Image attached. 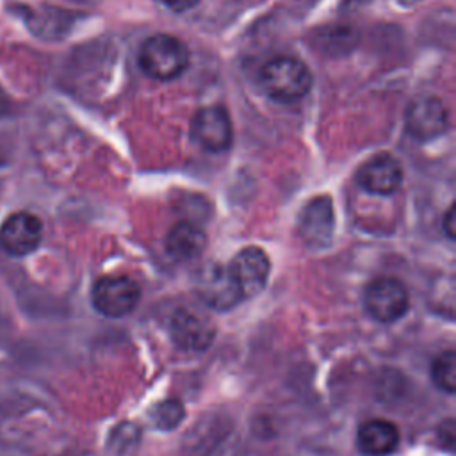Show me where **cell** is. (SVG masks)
<instances>
[{"label": "cell", "instance_id": "6da1fadb", "mask_svg": "<svg viewBox=\"0 0 456 456\" xmlns=\"http://www.w3.org/2000/svg\"><path fill=\"white\" fill-rule=\"evenodd\" d=\"M260 82L265 93L278 102H296L312 87V73L305 62L292 55L271 59L260 71Z\"/></svg>", "mask_w": 456, "mask_h": 456}, {"label": "cell", "instance_id": "7a4b0ae2", "mask_svg": "<svg viewBox=\"0 0 456 456\" xmlns=\"http://www.w3.org/2000/svg\"><path fill=\"white\" fill-rule=\"evenodd\" d=\"M189 52L185 45L169 34L150 36L139 50L141 69L157 80H171L185 71Z\"/></svg>", "mask_w": 456, "mask_h": 456}, {"label": "cell", "instance_id": "3957f363", "mask_svg": "<svg viewBox=\"0 0 456 456\" xmlns=\"http://www.w3.org/2000/svg\"><path fill=\"white\" fill-rule=\"evenodd\" d=\"M141 297L139 285L121 274H109L93 285L91 299L94 308L105 317H123L130 314Z\"/></svg>", "mask_w": 456, "mask_h": 456}, {"label": "cell", "instance_id": "277c9868", "mask_svg": "<svg viewBox=\"0 0 456 456\" xmlns=\"http://www.w3.org/2000/svg\"><path fill=\"white\" fill-rule=\"evenodd\" d=\"M369 315L379 322H392L408 310V290L397 278L379 276L372 280L363 296Z\"/></svg>", "mask_w": 456, "mask_h": 456}, {"label": "cell", "instance_id": "5b68a950", "mask_svg": "<svg viewBox=\"0 0 456 456\" xmlns=\"http://www.w3.org/2000/svg\"><path fill=\"white\" fill-rule=\"evenodd\" d=\"M271 262L264 249L249 246L240 249L228 264V273L235 281L242 299L260 294L267 283Z\"/></svg>", "mask_w": 456, "mask_h": 456}, {"label": "cell", "instance_id": "8992f818", "mask_svg": "<svg viewBox=\"0 0 456 456\" xmlns=\"http://www.w3.org/2000/svg\"><path fill=\"white\" fill-rule=\"evenodd\" d=\"M196 292L200 299L214 310H230L242 299L228 267L221 264H207L200 269L196 276Z\"/></svg>", "mask_w": 456, "mask_h": 456}, {"label": "cell", "instance_id": "52a82bcc", "mask_svg": "<svg viewBox=\"0 0 456 456\" xmlns=\"http://www.w3.org/2000/svg\"><path fill=\"white\" fill-rule=\"evenodd\" d=\"M449 126V116L436 96H417L406 110V130L417 141H431Z\"/></svg>", "mask_w": 456, "mask_h": 456}, {"label": "cell", "instance_id": "ba28073f", "mask_svg": "<svg viewBox=\"0 0 456 456\" xmlns=\"http://www.w3.org/2000/svg\"><path fill=\"white\" fill-rule=\"evenodd\" d=\"M192 139L208 151H223L232 144V121L223 107L200 109L191 123Z\"/></svg>", "mask_w": 456, "mask_h": 456}, {"label": "cell", "instance_id": "9c48e42d", "mask_svg": "<svg viewBox=\"0 0 456 456\" xmlns=\"http://www.w3.org/2000/svg\"><path fill=\"white\" fill-rule=\"evenodd\" d=\"M43 239V224L30 212H14L0 226V246L14 256L32 253Z\"/></svg>", "mask_w": 456, "mask_h": 456}, {"label": "cell", "instance_id": "30bf717a", "mask_svg": "<svg viewBox=\"0 0 456 456\" xmlns=\"http://www.w3.org/2000/svg\"><path fill=\"white\" fill-rule=\"evenodd\" d=\"M299 237L310 248H322L331 240L335 228L333 203L328 196H317L310 200L297 219Z\"/></svg>", "mask_w": 456, "mask_h": 456}, {"label": "cell", "instance_id": "8fae6325", "mask_svg": "<svg viewBox=\"0 0 456 456\" xmlns=\"http://www.w3.org/2000/svg\"><path fill=\"white\" fill-rule=\"evenodd\" d=\"M358 183L372 194H392L403 182L401 164L388 153H378L370 157L358 169Z\"/></svg>", "mask_w": 456, "mask_h": 456}, {"label": "cell", "instance_id": "7c38bea8", "mask_svg": "<svg viewBox=\"0 0 456 456\" xmlns=\"http://www.w3.org/2000/svg\"><path fill=\"white\" fill-rule=\"evenodd\" d=\"M216 335L214 324L194 312L178 310L171 321V338L185 351H201L210 346Z\"/></svg>", "mask_w": 456, "mask_h": 456}, {"label": "cell", "instance_id": "4fadbf2b", "mask_svg": "<svg viewBox=\"0 0 456 456\" xmlns=\"http://www.w3.org/2000/svg\"><path fill=\"white\" fill-rule=\"evenodd\" d=\"M356 445L365 456H387L399 445V429L385 419H370L360 424Z\"/></svg>", "mask_w": 456, "mask_h": 456}, {"label": "cell", "instance_id": "5bb4252c", "mask_svg": "<svg viewBox=\"0 0 456 456\" xmlns=\"http://www.w3.org/2000/svg\"><path fill=\"white\" fill-rule=\"evenodd\" d=\"M207 244L205 232L189 221L176 223L166 235V251L175 260L196 258Z\"/></svg>", "mask_w": 456, "mask_h": 456}, {"label": "cell", "instance_id": "9a60e30c", "mask_svg": "<svg viewBox=\"0 0 456 456\" xmlns=\"http://www.w3.org/2000/svg\"><path fill=\"white\" fill-rule=\"evenodd\" d=\"M431 378L435 385L447 392L452 394L456 390V353L454 351H444L438 354L431 365Z\"/></svg>", "mask_w": 456, "mask_h": 456}, {"label": "cell", "instance_id": "2e32d148", "mask_svg": "<svg viewBox=\"0 0 456 456\" xmlns=\"http://www.w3.org/2000/svg\"><path fill=\"white\" fill-rule=\"evenodd\" d=\"M183 417V406L180 401L176 399H166L162 403H159L151 413L153 422L160 428V429H171L175 428Z\"/></svg>", "mask_w": 456, "mask_h": 456}, {"label": "cell", "instance_id": "e0dca14e", "mask_svg": "<svg viewBox=\"0 0 456 456\" xmlns=\"http://www.w3.org/2000/svg\"><path fill=\"white\" fill-rule=\"evenodd\" d=\"M438 433V438L442 442L444 447H447L449 451H452L454 447V442H456V428H454V420L452 419H447L445 422H442L436 429Z\"/></svg>", "mask_w": 456, "mask_h": 456}, {"label": "cell", "instance_id": "ac0fdd59", "mask_svg": "<svg viewBox=\"0 0 456 456\" xmlns=\"http://www.w3.org/2000/svg\"><path fill=\"white\" fill-rule=\"evenodd\" d=\"M166 7L173 9V11H185V9H191L194 7L200 0H160Z\"/></svg>", "mask_w": 456, "mask_h": 456}, {"label": "cell", "instance_id": "d6986e66", "mask_svg": "<svg viewBox=\"0 0 456 456\" xmlns=\"http://www.w3.org/2000/svg\"><path fill=\"white\" fill-rule=\"evenodd\" d=\"M445 232H447V237L454 239V205L449 207L447 214H445Z\"/></svg>", "mask_w": 456, "mask_h": 456}]
</instances>
